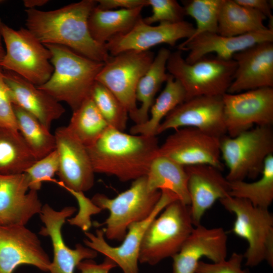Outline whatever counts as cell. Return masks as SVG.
Wrapping results in <instances>:
<instances>
[{"instance_id":"9c48e42d","label":"cell","mask_w":273,"mask_h":273,"mask_svg":"<svg viewBox=\"0 0 273 273\" xmlns=\"http://www.w3.org/2000/svg\"><path fill=\"white\" fill-rule=\"evenodd\" d=\"M0 31L6 46L0 67L37 86L46 83L54 71L50 51L27 28L14 30L4 24Z\"/></svg>"},{"instance_id":"d6986e66","label":"cell","mask_w":273,"mask_h":273,"mask_svg":"<svg viewBox=\"0 0 273 273\" xmlns=\"http://www.w3.org/2000/svg\"><path fill=\"white\" fill-rule=\"evenodd\" d=\"M42 206L25 173L0 174V225H26Z\"/></svg>"},{"instance_id":"cb8c5ba5","label":"cell","mask_w":273,"mask_h":273,"mask_svg":"<svg viewBox=\"0 0 273 273\" xmlns=\"http://www.w3.org/2000/svg\"><path fill=\"white\" fill-rule=\"evenodd\" d=\"M3 76L13 104L33 115L48 129L65 113L60 102L20 75L3 69Z\"/></svg>"},{"instance_id":"f6af8a7d","label":"cell","mask_w":273,"mask_h":273,"mask_svg":"<svg viewBox=\"0 0 273 273\" xmlns=\"http://www.w3.org/2000/svg\"><path fill=\"white\" fill-rule=\"evenodd\" d=\"M3 24H4V23L2 22V20H1V19H0V28H1V27L3 26Z\"/></svg>"},{"instance_id":"ee69618b","label":"cell","mask_w":273,"mask_h":273,"mask_svg":"<svg viewBox=\"0 0 273 273\" xmlns=\"http://www.w3.org/2000/svg\"><path fill=\"white\" fill-rule=\"evenodd\" d=\"M2 39L3 38L0 31V63L2 61L6 53L2 43Z\"/></svg>"},{"instance_id":"ba28073f","label":"cell","mask_w":273,"mask_h":273,"mask_svg":"<svg viewBox=\"0 0 273 273\" xmlns=\"http://www.w3.org/2000/svg\"><path fill=\"white\" fill-rule=\"evenodd\" d=\"M168 73L178 80L187 98L201 96H222L227 93L233 80L236 63L215 57H205L189 64L177 50L171 53L167 62Z\"/></svg>"},{"instance_id":"7bdbcfd3","label":"cell","mask_w":273,"mask_h":273,"mask_svg":"<svg viewBox=\"0 0 273 273\" xmlns=\"http://www.w3.org/2000/svg\"><path fill=\"white\" fill-rule=\"evenodd\" d=\"M49 1L48 0H24L23 4L27 9H34L35 7H40L46 4Z\"/></svg>"},{"instance_id":"e575fe53","label":"cell","mask_w":273,"mask_h":273,"mask_svg":"<svg viewBox=\"0 0 273 273\" xmlns=\"http://www.w3.org/2000/svg\"><path fill=\"white\" fill-rule=\"evenodd\" d=\"M223 0H190L183 1L186 15L195 19L196 26L193 34L186 41L205 32L217 33L218 17Z\"/></svg>"},{"instance_id":"2e32d148","label":"cell","mask_w":273,"mask_h":273,"mask_svg":"<svg viewBox=\"0 0 273 273\" xmlns=\"http://www.w3.org/2000/svg\"><path fill=\"white\" fill-rule=\"evenodd\" d=\"M76 211L74 206H66L56 210L48 204L42 206L39 215L44 225L39 234L50 238L53 249V258L47 273H74L80 262L93 259L98 255L96 251L81 244H77L74 249H71L64 241L63 225Z\"/></svg>"},{"instance_id":"f35d334b","label":"cell","mask_w":273,"mask_h":273,"mask_svg":"<svg viewBox=\"0 0 273 273\" xmlns=\"http://www.w3.org/2000/svg\"><path fill=\"white\" fill-rule=\"evenodd\" d=\"M0 126L18 129L13 104L0 67Z\"/></svg>"},{"instance_id":"44dd1931","label":"cell","mask_w":273,"mask_h":273,"mask_svg":"<svg viewBox=\"0 0 273 273\" xmlns=\"http://www.w3.org/2000/svg\"><path fill=\"white\" fill-rule=\"evenodd\" d=\"M228 236L222 228L194 226L179 251L172 258L171 273H195L198 262L206 257L212 262L226 259Z\"/></svg>"},{"instance_id":"b9f144b4","label":"cell","mask_w":273,"mask_h":273,"mask_svg":"<svg viewBox=\"0 0 273 273\" xmlns=\"http://www.w3.org/2000/svg\"><path fill=\"white\" fill-rule=\"evenodd\" d=\"M236 3L245 7L258 11L266 18L272 19V6L270 1L266 0H235Z\"/></svg>"},{"instance_id":"1f68e13d","label":"cell","mask_w":273,"mask_h":273,"mask_svg":"<svg viewBox=\"0 0 273 273\" xmlns=\"http://www.w3.org/2000/svg\"><path fill=\"white\" fill-rule=\"evenodd\" d=\"M18 131L36 160L56 149L54 134L37 119L20 107L13 105Z\"/></svg>"},{"instance_id":"74e56055","label":"cell","mask_w":273,"mask_h":273,"mask_svg":"<svg viewBox=\"0 0 273 273\" xmlns=\"http://www.w3.org/2000/svg\"><path fill=\"white\" fill-rule=\"evenodd\" d=\"M243 255L234 252L228 259L218 262L206 263L200 261L195 273H247L242 268Z\"/></svg>"},{"instance_id":"8d00e7d4","label":"cell","mask_w":273,"mask_h":273,"mask_svg":"<svg viewBox=\"0 0 273 273\" xmlns=\"http://www.w3.org/2000/svg\"><path fill=\"white\" fill-rule=\"evenodd\" d=\"M152 8V14L142 18L148 25L156 22L175 23L184 21V8L175 0H148Z\"/></svg>"},{"instance_id":"277c9868","label":"cell","mask_w":273,"mask_h":273,"mask_svg":"<svg viewBox=\"0 0 273 273\" xmlns=\"http://www.w3.org/2000/svg\"><path fill=\"white\" fill-rule=\"evenodd\" d=\"M193 226L190 205L179 200L170 202L147 229L139 262L155 265L172 257L191 234Z\"/></svg>"},{"instance_id":"ffe728a7","label":"cell","mask_w":273,"mask_h":273,"mask_svg":"<svg viewBox=\"0 0 273 273\" xmlns=\"http://www.w3.org/2000/svg\"><path fill=\"white\" fill-rule=\"evenodd\" d=\"M233 80L227 93L273 87V42L255 44L235 54Z\"/></svg>"},{"instance_id":"d590c367","label":"cell","mask_w":273,"mask_h":273,"mask_svg":"<svg viewBox=\"0 0 273 273\" xmlns=\"http://www.w3.org/2000/svg\"><path fill=\"white\" fill-rule=\"evenodd\" d=\"M59 157L55 149L43 158L36 160L25 171L29 190L38 191L44 181L53 180L59 170Z\"/></svg>"},{"instance_id":"603a6c76","label":"cell","mask_w":273,"mask_h":273,"mask_svg":"<svg viewBox=\"0 0 273 273\" xmlns=\"http://www.w3.org/2000/svg\"><path fill=\"white\" fill-rule=\"evenodd\" d=\"M190 211L194 226L215 202L229 195L230 184L218 168L209 165L186 166Z\"/></svg>"},{"instance_id":"52a82bcc","label":"cell","mask_w":273,"mask_h":273,"mask_svg":"<svg viewBox=\"0 0 273 273\" xmlns=\"http://www.w3.org/2000/svg\"><path fill=\"white\" fill-rule=\"evenodd\" d=\"M234 214L232 232L245 239L248 247L243 255L246 265L253 267L263 261L273 266V216L268 209L253 206L249 201L230 195L219 200Z\"/></svg>"},{"instance_id":"30bf717a","label":"cell","mask_w":273,"mask_h":273,"mask_svg":"<svg viewBox=\"0 0 273 273\" xmlns=\"http://www.w3.org/2000/svg\"><path fill=\"white\" fill-rule=\"evenodd\" d=\"M155 56L150 51H126L112 56L104 63L96 81L111 92L127 110L131 120L136 106L138 83L152 64Z\"/></svg>"},{"instance_id":"d4e9b609","label":"cell","mask_w":273,"mask_h":273,"mask_svg":"<svg viewBox=\"0 0 273 273\" xmlns=\"http://www.w3.org/2000/svg\"><path fill=\"white\" fill-rule=\"evenodd\" d=\"M96 6L88 17V27L92 38L102 44L130 31L142 18L144 8L104 10Z\"/></svg>"},{"instance_id":"5b68a950","label":"cell","mask_w":273,"mask_h":273,"mask_svg":"<svg viewBox=\"0 0 273 273\" xmlns=\"http://www.w3.org/2000/svg\"><path fill=\"white\" fill-rule=\"evenodd\" d=\"M161 195V191H152L147 176L132 181L131 186L110 198L103 194H95L92 202L101 210H108L109 215L103 224L105 238L122 241L130 224L147 218L154 210Z\"/></svg>"},{"instance_id":"9a60e30c","label":"cell","mask_w":273,"mask_h":273,"mask_svg":"<svg viewBox=\"0 0 273 273\" xmlns=\"http://www.w3.org/2000/svg\"><path fill=\"white\" fill-rule=\"evenodd\" d=\"M51 260L37 235L25 225H0V273L32 265L48 272Z\"/></svg>"},{"instance_id":"4fadbf2b","label":"cell","mask_w":273,"mask_h":273,"mask_svg":"<svg viewBox=\"0 0 273 273\" xmlns=\"http://www.w3.org/2000/svg\"><path fill=\"white\" fill-rule=\"evenodd\" d=\"M220 138L193 127L175 130L161 146L157 156L166 157L184 166L206 164L223 169Z\"/></svg>"},{"instance_id":"ac0fdd59","label":"cell","mask_w":273,"mask_h":273,"mask_svg":"<svg viewBox=\"0 0 273 273\" xmlns=\"http://www.w3.org/2000/svg\"><path fill=\"white\" fill-rule=\"evenodd\" d=\"M142 18L128 32L112 38L105 44L109 55L113 56L129 51H147L162 43L174 47L178 40L189 39L194 32L193 24L185 20L152 26L145 23Z\"/></svg>"},{"instance_id":"3957f363","label":"cell","mask_w":273,"mask_h":273,"mask_svg":"<svg viewBox=\"0 0 273 273\" xmlns=\"http://www.w3.org/2000/svg\"><path fill=\"white\" fill-rule=\"evenodd\" d=\"M43 45L51 53L54 71L46 83L36 86L59 102L67 104L73 111L90 97L104 63L88 59L64 46Z\"/></svg>"},{"instance_id":"e0dca14e","label":"cell","mask_w":273,"mask_h":273,"mask_svg":"<svg viewBox=\"0 0 273 273\" xmlns=\"http://www.w3.org/2000/svg\"><path fill=\"white\" fill-rule=\"evenodd\" d=\"M54 135L59 157V184L68 192L84 193L91 189L95 173L86 147L66 126L58 127Z\"/></svg>"},{"instance_id":"5bb4252c","label":"cell","mask_w":273,"mask_h":273,"mask_svg":"<svg viewBox=\"0 0 273 273\" xmlns=\"http://www.w3.org/2000/svg\"><path fill=\"white\" fill-rule=\"evenodd\" d=\"M182 127L197 128L220 138L226 135L222 96H201L185 100L166 116L157 135Z\"/></svg>"},{"instance_id":"60d3db41","label":"cell","mask_w":273,"mask_h":273,"mask_svg":"<svg viewBox=\"0 0 273 273\" xmlns=\"http://www.w3.org/2000/svg\"><path fill=\"white\" fill-rule=\"evenodd\" d=\"M97 7L102 10L133 9L148 6V0H98Z\"/></svg>"},{"instance_id":"f1b7e54d","label":"cell","mask_w":273,"mask_h":273,"mask_svg":"<svg viewBox=\"0 0 273 273\" xmlns=\"http://www.w3.org/2000/svg\"><path fill=\"white\" fill-rule=\"evenodd\" d=\"M36 160L18 130L0 126V174L24 173Z\"/></svg>"},{"instance_id":"ab89813d","label":"cell","mask_w":273,"mask_h":273,"mask_svg":"<svg viewBox=\"0 0 273 273\" xmlns=\"http://www.w3.org/2000/svg\"><path fill=\"white\" fill-rule=\"evenodd\" d=\"M116 264L111 259L105 257L104 261L97 263L93 259H86L80 262L77 266L79 273H109Z\"/></svg>"},{"instance_id":"836d02e7","label":"cell","mask_w":273,"mask_h":273,"mask_svg":"<svg viewBox=\"0 0 273 273\" xmlns=\"http://www.w3.org/2000/svg\"><path fill=\"white\" fill-rule=\"evenodd\" d=\"M90 97L109 126L124 131L128 113L117 97L96 81L92 86Z\"/></svg>"},{"instance_id":"7402d4cb","label":"cell","mask_w":273,"mask_h":273,"mask_svg":"<svg viewBox=\"0 0 273 273\" xmlns=\"http://www.w3.org/2000/svg\"><path fill=\"white\" fill-rule=\"evenodd\" d=\"M264 41L273 42V29L267 28L236 36L205 32L184 41L177 47V50L189 52L185 59L189 64H192L211 53H215L216 57L220 59L230 60L236 53Z\"/></svg>"},{"instance_id":"4316f807","label":"cell","mask_w":273,"mask_h":273,"mask_svg":"<svg viewBox=\"0 0 273 273\" xmlns=\"http://www.w3.org/2000/svg\"><path fill=\"white\" fill-rule=\"evenodd\" d=\"M267 18L260 12L242 6L235 0H223L220 8L217 33L236 36L267 29Z\"/></svg>"},{"instance_id":"f546056e","label":"cell","mask_w":273,"mask_h":273,"mask_svg":"<svg viewBox=\"0 0 273 273\" xmlns=\"http://www.w3.org/2000/svg\"><path fill=\"white\" fill-rule=\"evenodd\" d=\"M165 83L164 88L151 107L148 120L133 125L130 129V133L157 136V129L164 119L186 100V91L178 80L169 74Z\"/></svg>"},{"instance_id":"83f0119b","label":"cell","mask_w":273,"mask_h":273,"mask_svg":"<svg viewBox=\"0 0 273 273\" xmlns=\"http://www.w3.org/2000/svg\"><path fill=\"white\" fill-rule=\"evenodd\" d=\"M146 176L150 190H168L175 194L179 200L190 205L188 176L185 167L166 157L157 156Z\"/></svg>"},{"instance_id":"d6a6232c","label":"cell","mask_w":273,"mask_h":273,"mask_svg":"<svg viewBox=\"0 0 273 273\" xmlns=\"http://www.w3.org/2000/svg\"><path fill=\"white\" fill-rule=\"evenodd\" d=\"M230 184V196L247 200L254 206L268 209L273 200V154L265 159L257 180H239Z\"/></svg>"},{"instance_id":"4dcf8cb0","label":"cell","mask_w":273,"mask_h":273,"mask_svg":"<svg viewBox=\"0 0 273 273\" xmlns=\"http://www.w3.org/2000/svg\"><path fill=\"white\" fill-rule=\"evenodd\" d=\"M66 127L76 139L87 147L98 139L109 126L89 97L73 111Z\"/></svg>"},{"instance_id":"484cf974","label":"cell","mask_w":273,"mask_h":273,"mask_svg":"<svg viewBox=\"0 0 273 273\" xmlns=\"http://www.w3.org/2000/svg\"><path fill=\"white\" fill-rule=\"evenodd\" d=\"M170 53L167 49H160L149 68L140 79L136 88L135 98L141 105L132 119L134 124H142L148 120L155 97L169 76L166 72V66Z\"/></svg>"},{"instance_id":"7a4b0ae2","label":"cell","mask_w":273,"mask_h":273,"mask_svg":"<svg viewBox=\"0 0 273 273\" xmlns=\"http://www.w3.org/2000/svg\"><path fill=\"white\" fill-rule=\"evenodd\" d=\"M159 147L156 136L128 134L110 127L86 147L95 173L123 182L146 176Z\"/></svg>"},{"instance_id":"7c38bea8","label":"cell","mask_w":273,"mask_h":273,"mask_svg":"<svg viewBox=\"0 0 273 273\" xmlns=\"http://www.w3.org/2000/svg\"><path fill=\"white\" fill-rule=\"evenodd\" d=\"M226 133L234 137L255 125L273 124V87H262L222 96Z\"/></svg>"},{"instance_id":"8992f818","label":"cell","mask_w":273,"mask_h":273,"mask_svg":"<svg viewBox=\"0 0 273 273\" xmlns=\"http://www.w3.org/2000/svg\"><path fill=\"white\" fill-rule=\"evenodd\" d=\"M221 159L228 168L229 181L260 176L267 157L273 154L271 126H255L234 137L220 138Z\"/></svg>"},{"instance_id":"8fae6325","label":"cell","mask_w":273,"mask_h":273,"mask_svg":"<svg viewBox=\"0 0 273 273\" xmlns=\"http://www.w3.org/2000/svg\"><path fill=\"white\" fill-rule=\"evenodd\" d=\"M161 192V197L152 213L146 219L130 224L119 246L109 245L103 229L97 230L95 234L85 232V245L112 260L123 273H139L140 252L147 229L168 204L178 200L175 195L168 190Z\"/></svg>"},{"instance_id":"6da1fadb","label":"cell","mask_w":273,"mask_h":273,"mask_svg":"<svg viewBox=\"0 0 273 273\" xmlns=\"http://www.w3.org/2000/svg\"><path fill=\"white\" fill-rule=\"evenodd\" d=\"M97 4L95 0H82L48 11L26 9L27 29L43 44L64 46L88 59L105 63L111 55L105 44L92 38L88 27V17Z\"/></svg>"}]
</instances>
